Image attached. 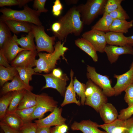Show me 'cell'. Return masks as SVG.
I'll use <instances>...</instances> for the list:
<instances>
[{"mask_svg": "<svg viewBox=\"0 0 133 133\" xmlns=\"http://www.w3.org/2000/svg\"><path fill=\"white\" fill-rule=\"evenodd\" d=\"M38 126L35 123L29 122L24 124L20 129V133H36Z\"/></svg>", "mask_w": 133, "mask_h": 133, "instance_id": "40", "label": "cell"}, {"mask_svg": "<svg viewBox=\"0 0 133 133\" xmlns=\"http://www.w3.org/2000/svg\"><path fill=\"white\" fill-rule=\"evenodd\" d=\"M78 1L79 0H65L66 3L68 5L76 4L77 3Z\"/></svg>", "mask_w": 133, "mask_h": 133, "instance_id": "52", "label": "cell"}, {"mask_svg": "<svg viewBox=\"0 0 133 133\" xmlns=\"http://www.w3.org/2000/svg\"><path fill=\"white\" fill-rule=\"evenodd\" d=\"M21 80L26 84L29 85V82L32 79V76L37 74L32 68L16 67Z\"/></svg>", "mask_w": 133, "mask_h": 133, "instance_id": "31", "label": "cell"}, {"mask_svg": "<svg viewBox=\"0 0 133 133\" xmlns=\"http://www.w3.org/2000/svg\"><path fill=\"white\" fill-rule=\"evenodd\" d=\"M133 26V20L129 21L125 20H113L110 27L109 31L126 33Z\"/></svg>", "mask_w": 133, "mask_h": 133, "instance_id": "25", "label": "cell"}, {"mask_svg": "<svg viewBox=\"0 0 133 133\" xmlns=\"http://www.w3.org/2000/svg\"><path fill=\"white\" fill-rule=\"evenodd\" d=\"M0 120L12 128L18 131H20L24 124L22 119L15 113H6Z\"/></svg>", "mask_w": 133, "mask_h": 133, "instance_id": "24", "label": "cell"}, {"mask_svg": "<svg viewBox=\"0 0 133 133\" xmlns=\"http://www.w3.org/2000/svg\"><path fill=\"white\" fill-rule=\"evenodd\" d=\"M133 67V61L132 63L131 64V65L130 66V68Z\"/></svg>", "mask_w": 133, "mask_h": 133, "instance_id": "54", "label": "cell"}, {"mask_svg": "<svg viewBox=\"0 0 133 133\" xmlns=\"http://www.w3.org/2000/svg\"><path fill=\"white\" fill-rule=\"evenodd\" d=\"M123 133H133V117L124 120Z\"/></svg>", "mask_w": 133, "mask_h": 133, "instance_id": "44", "label": "cell"}, {"mask_svg": "<svg viewBox=\"0 0 133 133\" xmlns=\"http://www.w3.org/2000/svg\"><path fill=\"white\" fill-rule=\"evenodd\" d=\"M36 107V106L30 108L17 109L15 113L21 118L24 124L31 122L32 116Z\"/></svg>", "mask_w": 133, "mask_h": 133, "instance_id": "33", "label": "cell"}, {"mask_svg": "<svg viewBox=\"0 0 133 133\" xmlns=\"http://www.w3.org/2000/svg\"><path fill=\"white\" fill-rule=\"evenodd\" d=\"M13 38L18 45H20L25 50H36V46L34 41V37L32 31L28 33L26 36H22L19 38H18L14 34Z\"/></svg>", "mask_w": 133, "mask_h": 133, "instance_id": "20", "label": "cell"}, {"mask_svg": "<svg viewBox=\"0 0 133 133\" xmlns=\"http://www.w3.org/2000/svg\"><path fill=\"white\" fill-rule=\"evenodd\" d=\"M2 13L0 20H13L27 22L38 26L42 25L39 17L40 14L37 11L29 7L27 5L22 10H16L4 7L1 9Z\"/></svg>", "mask_w": 133, "mask_h": 133, "instance_id": "3", "label": "cell"}, {"mask_svg": "<svg viewBox=\"0 0 133 133\" xmlns=\"http://www.w3.org/2000/svg\"><path fill=\"white\" fill-rule=\"evenodd\" d=\"M82 37L89 41L97 51L100 53L104 52V49L107 44L105 32L91 29L83 33Z\"/></svg>", "mask_w": 133, "mask_h": 133, "instance_id": "8", "label": "cell"}, {"mask_svg": "<svg viewBox=\"0 0 133 133\" xmlns=\"http://www.w3.org/2000/svg\"><path fill=\"white\" fill-rule=\"evenodd\" d=\"M37 53L36 50H24L20 52L11 63V66L31 68L35 66Z\"/></svg>", "mask_w": 133, "mask_h": 133, "instance_id": "11", "label": "cell"}, {"mask_svg": "<svg viewBox=\"0 0 133 133\" xmlns=\"http://www.w3.org/2000/svg\"><path fill=\"white\" fill-rule=\"evenodd\" d=\"M102 91L96 85L94 92L89 96L86 98L84 104L91 107L97 112L104 103L107 102V98Z\"/></svg>", "mask_w": 133, "mask_h": 133, "instance_id": "14", "label": "cell"}, {"mask_svg": "<svg viewBox=\"0 0 133 133\" xmlns=\"http://www.w3.org/2000/svg\"><path fill=\"white\" fill-rule=\"evenodd\" d=\"M114 77L117 79L116 83L113 88L115 95L117 96L133 83V67L130 68L129 70L122 74H114Z\"/></svg>", "mask_w": 133, "mask_h": 133, "instance_id": "13", "label": "cell"}, {"mask_svg": "<svg viewBox=\"0 0 133 133\" xmlns=\"http://www.w3.org/2000/svg\"><path fill=\"white\" fill-rule=\"evenodd\" d=\"M62 110L61 108L57 107L47 116L35 120L34 123L38 127H50L65 124L66 119L62 116Z\"/></svg>", "mask_w": 133, "mask_h": 133, "instance_id": "9", "label": "cell"}, {"mask_svg": "<svg viewBox=\"0 0 133 133\" xmlns=\"http://www.w3.org/2000/svg\"><path fill=\"white\" fill-rule=\"evenodd\" d=\"M73 86L75 92L81 98V104L84 105L86 99L85 94L86 84L81 83L75 78L73 81Z\"/></svg>", "mask_w": 133, "mask_h": 133, "instance_id": "35", "label": "cell"}, {"mask_svg": "<svg viewBox=\"0 0 133 133\" xmlns=\"http://www.w3.org/2000/svg\"><path fill=\"white\" fill-rule=\"evenodd\" d=\"M133 115V104L120 110L118 119L125 120L131 117Z\"/></svg>", "mask_w": 133, "mask_h": 133, "instance_id": "39", "label": "cell"}, {"mask_svg": "<svg viewBox=\"0 0 133 133\" xmlns=\"http://www.w3.org/2000/svg\"><path fill=\"white\" fill-rule=\"evenodd\" d=\"M73 72L72 70L71 69L70 73V81L68 86L66 88L64 100L61 105L62 107H63L67 104L73 103H74L78 106L81 105V103L79 100H77L76 97V92L73 86Z\"/></svg>", "mask_w": 133, "mask_h": 133, "instance_id": "21", "label": "cell"}, {"mask_svg": "<svg viewBox=\"0 0 133 133\" xmlns=\"http://www.w3.org/2000/svg\"><path fill=\"white\" fill-rule=\"evenodd\" d=\"M37 95L32 92L31 91L25 90L17 109L30 108L36 106Z\"/></svg>", "mask_w": 133, "mask_h": 133, "instance_id": "26", "label": "cell"}, {"mask_svg": "<svg viewBox=\"0 0 133 133\" xmlns=\"http://www.w3.org/2000/svg\"><path fill=\"white\" fill-rule=\"evenodd\" d=\"M46 1V0H34L33 5L34 9L40 14L42 12L46 13L48 12V10L45 8Z\"/></svg>", "mask_w": 133, "mask_h": 133, "instance_id": "42", "label": "cell"}, {"mask_svg": "<svg viewBox=\"0 0 133 133\" xmlns=\"http://www.w3.org/2000/svg\"><path fill=\"white\" fill-rule=\"evenodd\" d=\"M109 14L113 20H126L130 18L126 11L121 5L115 11L110 13Z\"/></svg>", "mask_w": 133, "mask_h": 133, "instance_id": "36", "label": "cell"}, {"mask_svg": "<svg viewBox=\"0 0 133 133\" xmlns=\"http://www.w3.org/2000/svg\"><path fill=\"white\" fill-rule=\"evenodd\" d=\"M45 78L46 84L42 89L52 88L56 89L63 97L65 96L67 81L69 80L66 74L60 78L54 76L52 73L42 75Z\"/></svg>", "mask_w": 133, "mask_h": 133, "instance_id": "10", "label": "cell"}, {"mask_svg": "<svg viewBox=\"0 0 133 133\" xmlns=\"http://www.w3.org/2000/svg\"><path fill=\"white\" fill-rule=\"evenodd\" d=\"M50 127H38L36 133H50Z\"/></svg>", "mask_w": 133, "mask_h": 133, "instance_id": "48", "label": "cell"}, {"mask_svg": "<svg viewBox=\"0 0 133 133\" xmlns=\"http://www.w3.org/2000/svg\"><path fill=\"white\" fill-rule=\"evenodd\" d=\"M52 70V73L55 77L60 78L63 75L62 71L59 68H54Z\"/></svg>", "mask_w": 133, "mask_h": 133, "instance_id": "50", "label": "cell"}, {"mask_svg": "<svg viewBox=\"0 0 133 133\" xmlns=\"http://www.w3.org/2000/svg\"><path fill=\"white\" fill-rule=\"evenodd\" d=\"M0 127L4 133H20V131L14 130L0 121Z\"/></svg>", "mask_w": 133, "mask_h": 133, "instance_id": "45", "label": "cell"}, {"mask_svg": "<svg viewBox=\"0 0 133 133\" xmlns=\"http://www.w3.org/2000/svg\"><path fill=\"white\" fill-rule=\"evenodd\" d=\"M87 78L101 89L106 96L115 95V91L111 85L112 81L108 76L98 73L95 67L89 65L87 66Z\"/></svg>", "mask_w": 133, "mask_h": 133, "instance_id": "6", "label": "cell"}, {"mask_svg": "<svg viewBox=\"0 0 133 133\" xmlns=\"http://www.w3.org/2000/svg\"><path fill=\"white\" fill-rule=\"evenodd\" d=\"M123 0H107L105 7L104 13L109 14L121 5Z\"/></svg>", "mask_w": 133, "mask_h": 133, "instance_id": "38", "label": "cell"}, {"mask_svg": "<svg viewBox=\"0 0 133 133\" xmlns=\"http://www.w3.org/2000/svg\"><path fill=\"white\" fill-rule=\"evenodd\" d=\"M108 59L111 64L115 62L119 56L124 54L133 55L132 46L127 45L123 46L106 45L104 49Z\"/></svg>", "mask_w": 133, "mask_h": 133, "instance_id": "12", "label": "cell"}, {"mask_svg": "<svg viewBox=\"0 0 133 133\" xmlns=\"http://www.w3.org/2000/svg\"><path fill=\"white\" fill-rule=\"evenodd\" d=\"M106 36L109 45L123 46L128 45L127 36L123 33L109 31L106 33Z\"/></svg>", "mask_w": 133, "mask_h": 133, "instance_id": "22", "label": "cell"}, {"mask_svg": "<svg viewBox=\"0 0 133 133\" xmlns=\"http://www.w3.org/2000/svg\"><path fill=\"white\" fill-rule=\"evenodd\" d=\"M25 90L12 92L13 97L6 113H15L23 97Z\"/></svg>", "mask_w": 133, "mask_h": 133, "instance_id": "30", "label": "cell"}, {"mask_svg": "<svg viewBox=\"0 0 133 133\" xmlns=\"http://www.w3.org/2000/svg\"><path fill=\"white\" fill-rule=\"evenodd\" d=\"M44 27L33 24L32 31L35 38L36 50L37 52L45 51L49 53L54 50L56 37L54 36H50L46 33Z\"/></svg>", "mask_w": 133, "mask_h": 133, "instance_id": "5", "label": "cell"}, {"mask_svg": "<svg viewBox=\"0 0 133 133\" xmlns=\"http://www.w3.org/2000/svg\"><path fill=\"white\" fill-rule=\"evenodd\" d=\"M33 89L32 86L26 84L21 80L18 74L11 82H7L4 84L2 87L1 93L4 95L9 92L23 89L31 91Z\"/></svg>", "mask_w": 133, "mask_h": 133, "instance_id": "15", "label": "cell"}, {"mask_svg": "<svg viewBox=\"0 0 133 133\" xmlns=\"http://www.w3.org/2000/svg\"><path fill=\"white\" fill-rule=\"evenodd\" d=\"M125 94L124 99L128 106L133 104V83L129 85L125 90Z\"/></svg>", "mask_w": 133, "mask_h": 133, "instance_id": "41", "label": "cell"}, {"mask_svg": "<svg viewBox=\"0 0 133 133\" xmlns=\"http://www.w3.org/2000/svg\"><path fill=\"white\" fill-rule=\"evenodd\" d=\"M9 62H11L20 52L25 50L19 47L13 38H10L0 49Z\"/></svg>", "mask_w": 133, "mask_h": 133, "instance_id": "17", "label": "cell"}, {"mask_svg": "<svg viewBox=\"0 0 133 133\" xmlns=\"http://www.w3.org/2000/svg\"><path fill=\"white\" fill-rule=\"evenodd\" d=\"M61 27L60 23L57 21L52 24L51 27V29L54 35L59 32Z\"/></svg>", "mask_w": 133, "mask_h": 133, "instance_id": "47", "label": "cell"}, {"mask_svg": "<svg viewBox=\"0 0 133 133\" xmlns=\"http://www.w3.org/2000/svg\"><path fill=\"white\" fill-rule=\"evenodd\" d=\"M58 126H55L50 129V133H59L57 131Z\"/></svg>", "mask_w": 133, "mask_h": 133, "instance_id": "53", "label": "cell"}, {"mask_svg": "<svg viewBox=\"0 0 133 133\" xmlns=\"http://www.w3.org/2000/svg\"><path fill=\"white\" fill-rule=\"evenodd\" d=\"M0 65L6 67L12 66L9 64V62L1 49L0 50Z\"/></svg>", "mask_w": 133, "mask_h": 133, "instance_id": "46", "label": "cell"}, {"mask_svg": "<svg viewBox=\"0 0 133 133\" xmlns=\"http://www.w3.org/2000/svg\"><path fill=\"white\" fill-rule=\"evenodd\" d=\"M18 74L16 67H6L0 65V85L2 87L8 81H12Z\"/></svg>", "mask_w": 133, "mask_h": 133, "instance_id": "27", "label": "cell"}, {"mask_svg": "<svg viewBox=\"0 0 133 133\" xmlns=\"http://www.w3.org/2000/svg\"><path fill=\"white\" fill-rule=\"evenodd\" d=\"M124 123V120L117 118L111 123L99 125L98 127L104 129L107 133H123Z\"/></svg>", "mask_w": 133, "mask_h": 133, "instance_id": "29", "label": "cell"}, {"mask_svg": "<svg viewBox=\"0 0 133 133\" xmlns=\"http://www.w3.org/2000/svg\"><path fill=\"white\" fill-rule=\"evenodd\" d=\"M32 1L31 0H0V7L18 5L19 7H21L25 6L27 3Z\"/></svg>", "mask_w": 133, "mask_h": 133, "instance_id": "37", "label": "cell"}, {"mask_svg": "<svg viewBox=\"0 0 133 133\" xmlns=\"http://www.w3.org/2000/svg\"><path fill=\"white\" fill-rule=\"evenodd\" d=\"M113 20L109 14L104 13L102 17L91 27V29L107 33L109 31L110 27Z\"/></svg>", "mask_w": 133, "mask_h": 133, "instance_id": "28", "label": "cell"}, {"mask_svg": "<svg viewBox=\"0 0 133 133\" xmlns=\"http://www.w3.org/2000/svg\"><path fill=\"white\" fill-rule=\"evenodd\" d=\"M57 21L60 23L61 28L59 32L54 36L59 41L65 40L70 34L79 36L83 31L84 24L77 6H74L70 8Z\"/></svg>", "mask_w": 133, "mask_h": 133, "instance_id": "1", "label": "cell"}, {"mask_svg": "<svg viewBox=\"0 0 133 133\" xmlns=\"http://www.w3.org/2000/svg\"><path fill=\"white\" fill-rule=\"evenodd\" d=\"M99 112L104 123H111L118 118V115L115 106L110 103L106 102L100 108Z\"/></svg>", "mask_w": 133, "mask_h": 133, "instance_id": "18", "label": "cell"}, {"mask_svg": "<svg viewBox=\"0 0 133 133\" xmlns=\"http://www.w3.org/2000/svg\"><path fill=\"white\" fill-rule=\"evenodd\" d=\"M63 7L60 0H56L54 2L52 7V12L53 15L55 16L58 17L61 14Z\"/></svg>", "mask_w": 133, "mask_h": 133, "instance_id": "43", "label": "cell"}, {"mask_svg": "<svg viewBox=\"0 0 133 133\" xmlns=\"http://www.w3.org/2000/svg\"><path fill=\"white\" fill-rule=\"evenodd\" d=\"M65 42L62 43L58 41L55 44L54 50L50 53L39 52V58L36 59L35 67L33 68L36 73H41L43 72L48 73L53 70L55 66L57 61L62 57L66 61V59L64 55L68 50V48L64 46Z\"/></svg>", "mask_w": 133, "mask_h": 133, "instance_id": "2", "label": "cell"}, {"mask_svg": "<svg viewBox=\"0 0 133 133\" xmlns=\"http://www.w3.org/2000/svg\"><path fill=\"white\" fill-rule=\"evenodd\" d=\"M36 100L37 105L32 116V120L43 118L46 113L51 112L57 107V102L44 93L37 95Z\"/></svg>", "mask_w": 133, "mask_h": 133, "instance_id": "7", "label": "cell"}, {"mask_svg": "<svg viewBox=\"0 0 133 133\" xmlns=\"http://www.w3.org/2000/svg\"><path fill=\"white\" fill-rule=\"evenodd\" d=\"M13 97L12 92L4 94L0 99V119L1 120L6 114Z\"/></svg>", "mask_w": 133, "mask_h": 133, "instance_id": "32", "label": "cell"}, {"mask_svg": "<svg viewBox=\"0 0 133 133\" xmlns=\"http://www.w3.org/2000/svg\"><path fill=\"white\" fill-rule=\"evenodd\" d=\"M11 31L3 21L0 20V48L1 49L6 41L12 36Z\"/></svg>", "mask_w": 133, "mask_h": 133, "instance_id": "34", "label": "cell"}, {"mask_svg": "<svg viewBox=\"0 0 133 133\" xmlns=\"http://www.w3.org/2000/svg\"><path fill=\"white\" fill-rule=\"evenodd\" d=\"M75 43L76 46L91 57L94 62L98 61V57L97 51L89 41L82 37L75 40Z\"/></svg>", "mask_w": 133, "mask_h": 133, "instance_id": "23", "label": "cell"}, {"mask_svg": "<svg viewBox=\"0 0 133 133\" xmlns=\"http://www.w3.org/2000/svg\"><path fill=\"white\" fill-rule=\"evenodd\" d=\"M127 45L131 46H133V35L127 37Z\"/></svg>", "mask_w": 133, "mask_h": 133, "instance_id": "51", "label": "cell"}, {"mask_svg": "<svg viewBox=\"0 0 133 133\" xmlns=\"http://www.w3.org/2000/svg\"><path fill=\"white\" fill-rule=\"evenodd\" d=\"M2 21L14 34H18L21 32L28 33L32 31L33 24L27 22L13 20H6Z\"/></svg>", "mask_w": 133, "mask_h": 133, "instance_id": "19", "label": "cell"}, {"mask_svg": "<svg viewBox=\"0 0 133 133\" xmlns=\"http://www.w3.org/2000/svg\"><path fill=\"white\" fill-rule=\"evenodd\" d=\"M107 1L88 0L85 4L77 6L84 25H90L99 16L104 14Z\"/></svg>", "mask_w": 133, "mask_h": 133, "instance_id": "4", "label": "cell"}, {"mask_svg": "<svg viewBox=\"0 0 133 133\" xmlns=\"http://www.w3.org/2000/svg\"><path fill=\"white\" fill-rule=\"evenodd\" d=\"M99 125L90 120H83L79 122H74L71 128L72 130H80L83 133H107L99 129Z\"/></svg>", "mask_w": 133, "mask_h": 133, "instance_id": "16", "label": "cell"}, {"mask_svg": "<svg viewBox=\"0 0 133 133\" xmlns=\"http://www.w3.org/2000/svg\"><path fill=\"white\" fill-rule=\"evenodd\" d=\"M68 129V127L66 124L58 126L57 131L59 133H66Z\"/></svg>", "mask_w": 133, "mask_h": 133, "instance_id": "49", "label": "cell"}]
</instances>
